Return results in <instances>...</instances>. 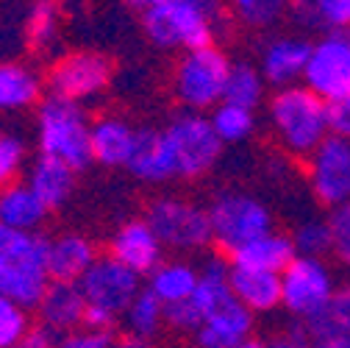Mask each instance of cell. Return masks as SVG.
<instances>
[{"instance_id":"cell-1","label":"cell","mask_w":350,"mask_h":348,"mask_svg":"<svg viewBox=\"0 0 350 348\" xmlns=\"http://www.w3.org/2000/svg\"><path fill=\"white\" fill-rule=\"evenodd\" d=\"M267 125L273 140L289 156L300 159H306L328 134H334L331 106L303 84L284 86L267 98Z\"/></svg>"},{"instance_id":"cell-2","label":"cell","mask_w":350,"mask_h":348,"mask_svg":"<svg viewBox=\"0 0 350 348\" xmlns=\"http://www.w3.org/2000/svg\"><path fill=\"white\" fill-rule=\"evenodd\" d=\"M223 25L220 0H164L142 14L150 45L161 51H195L214 45Z\"/></svg>"},{"instance_id":"cell-3","label":"cell","mask_w":350,"mask_h":348,"mask_svg":"<svg viewBox=\"0 0 350 348\" xmlns=\"http://www.w3.org/2000/svg\"><path fill=\"white\" fill-rule=\"evenodd\" d=\"M48 282V240L0 223V295L33 310Z\"/></svg>"},{"instance_id":"cell-4","label":"cell","mask_w":350,"mask_h":348,"mask_svg":"<svg viewBox=\"0 0 350 348\" xmlns=\"http://www.w3.org/2000/svg\"><path fill=\"white\" fill-rule=\"evenodd\" d=\"M92 120L81 103L45 98L36 106V148L39 156H51L67 167L86 170L92 164Z\"/></svg>"},{"instance_id":"cell-5","label":"cell","mask_w":350,"mask_h":348,"mask_svg":"<svg viewBox=\"0 0 350 348\" xmlns=\"http://www.w3.org/2000/svg\"><path fill=\"white\" fill-rule=\"evenodd\" d=\"M78 287L86 301L83 326L95 329H114L120 323L128 303L142 290V276L120 265L114 256L103 253L95 259V265L78 279Z\"/></svg>"},{"instance_id":"cell-6","label":"cell","mask_w":350,"mask_h":348,"mask_svg":"<svg viewBox=\"0 0 350 348\" xmlns=\"http://www.w3.org/2000/svg\"><path fill=\"white\" fill-rule=\"evenodd\" d=\"M231 59L220 45L195 48L178 56L172 67V95L184 112H211L226 98V84L231 73Z\"/></svg>"},{"instance_id":"cell-7","label":"cell","mask_w":350,"mask_h":348,"mask_svg":"<svg viewBox=\"0 0 350 348\" xmlns=\"http://www.w3.org/2000/svg\"><path fill=\"white\" fill-rule=\"evenodd\" d=\"M208 221H211V240L228 256L242 245L265 237L273 232V209L258 195L242 190H223L208 201Z\"/></svg>"},{"instance_id":"cell-8","label":"cell","mask_w":350,"mask_h":348,"mask_svg":"<svg viewBox=\"0 0 350 348\" xmlns=\"http://www.w3.org/2000/svg\"><path fill=\"white\" fill-rule=\"evenodd\" d=\"M161 137L167 142L175 179H200L223 156V142L214 134L208 114L200 112H181L175 114L164 128Z\"/></svg>"},{"instance_id":"cell-9","label":"cell","mask_w":350,"mask_h":348,"mask_svg":"<svg viewBox=\"0 0 350 348\" xmlns=\"http://www.w3.org/2000/svg\"><path fill=\"white\" fill-rule=\"evenodd\" d=\"M145 221L159 234L164 251L170 248L175 253H198L214 243L208 209L181 195H161L150 201Z\"/></svg>"},{"instance_id":"cell-10","label":"cell","mask_w":350,"mask_h":348,"mask_svg":"<svg viewBox=\"0 0 350 348\" xmlns=\"http://www.w3.org/2000/svg\"><path fill=\"white\" fill-rule=\"evenodd\" d=\"M334 268L325 259L295 256L281 273V310L297 323L312 321L336 290Z\"/></svg>"},{"instance_id":"cell-11","label":"cell","mask_w":350,"mask_h":348,"mask_svg":"<svg viewBox=\"0 0 350 348\" xmlns=\"http://www.w3.org/2000/svg\"><path fill=\"white\" fill-rule=\"evenodd\" d=\"M109 84H111V62L98 51H72L67 56H59L45 75V86L53 98L81 106L103 95Z\"/></svg>"},{"instance_id":"cell-12","label":"cell","mask_w":350,"mask_h":348,"mask_svg":"<svg viewBox=\"0 0 350 348\" xmlns=\"http://www.w3.org/2000/svg\"><path fill=\"white\" fill-rule=\"evenodd\" d=\"M306 184L314 201L325 209L350 203V140L328 134L306 156Z\"/></svg>"},{"instance_id":"cell-13","label":"cell","mask_w":350,"mask_h":348,"mask_svg":"<svg viewBox=\"0 0 350 348\" xmlns=\"http://www.w3.org/2000/svg\"><path fill=\"white\" fill-rule=\"evenodd\" d=\"M306 90H312L328 106L350 95V36L347 34H323L312 42L309 62L303 70Z\"/></svg>"},{"instance_id":"cell-14","label":"cell","mask_w":350,"mask_h":348,"mask_svg":"<svg viewBox=\"0 0 350 348\" xmlns=\"http://www.w3.org/2000/svg\"><path fill=\"white\" fill-rule=\"evenodd\" d=\"M309 51L312 42L303 39L297 34H281L267 39L265 45L258 48V73L267 81V86L284 90V86H295L303 81V70L309 62Z\"/></svg>"},{"instance_id":"cell-15","label":"cell","mask_w":350,"mask_h":348,"mask_svg":"<svg viewBox=\"0 0 350 348\" xmlns=\"http://www.w3.org/2000/svg\"><path fill=\"white\" fill-rule=\"evenodd\" d=\"M109 256H114L120 265L128 271H134L137 276H148L153 268L161 265L164 259V245L159 234L150 229L145 217L139 221H128L122 223L111 240H109Z\"/></svg>"},{"instance_id":"cell-16","label":"cell","mask_w":350,"mask_h":348,"mask_svg":"<svg viewBox=\"0 0 350 348\" xmlns=\"http://www.w3.org/2000/svg\"><path fill=\"white\" fill-rule=\"evenodd\" d=\"M253 326H256V315L247 312L231 295L226 303H220L200 321V326L192 334V343L195 348H234L247 337H253Z\"/></svg>"},{"instance_id":"cell-17","label":"cell","mask_w":350,"mask_h":348,"mask_svg":"<svg viewBox=\"0 0 350 348\" xmlns=\"http://www.w3.org/2000/svg\"><path fill=\"white\" fill-rule=\"evenodd\" d=\"M33 310H36V318L42 326L64 337L83 326L86 301H83L78 282H53L51 279Z\"/></svg>"},{"instance_id":"cell-18","label":"cell","mask_w":350,"mask_h":348,"mask_svg":"<svg viewBox=\"0 0 350 348\" xmlns=\"http://www.w3.org/2000/svg\"><path fill=\"white\" fill-rule=\"evenodd\" d=\"M231 295L253 315H270L281 310V276L228 262Z\"/></svg>"},{"instance_id":"cell-19","label":"cell","mask_w":350,"mask_h":348,"mask_svg":"<svg viewBox=\"0 0 350 348\" xmlns=\"http://www.w3.org/2000/svg\"><path fill=\"white\" fill-rule=\"evenodd\" d=\"M137 137H139V128H134L125 117L100 114L98 120H92V137H90L92 162L111 170L128 167L137 148Z\"/></svg>"},{"instance_id":"cell-20","label":"cell","mask_w":350,"mask_h":348,"mask_svg":"<svg viewBox=\"0 0 350 348\" xmlns=\"http://www.w3.org/2000/svg\"><path fill=\"white\" fill-rule=\"evenodd\" d=\"M98 248L90 237L78 232H64L48 240V276L53 282H78L95 265Z\"/></svg>"},{"instance_id":"cell-21","label":"cell","mask_w":350,"mask_h":348,"mask_svg":"<svg viewBox=\"0 0 350 348\" xmlns=\"http://www.w3.org/2000/svg\"><path fill=\"white\" fill-rule=\"evenodd\" d=\"M45 81L25 62H0V114L39 106Z\"/></svg>"},{"instance_id":"cell-22","label":"cell","mask_w":350,"mask_h":348,"mask_svg":"<svg viewBox=\"0 0 350 348\" xmlns=\"http://www.w3.org/2000/svg\"><path fill=\"white\" fill-rule=\"evenodd\" d=\"M198 279H200V265L189 262L184 256H172V259H161V265L148 273L145 287L164 303V307H172V303H181V301L192 298Z\"/></svg>"},{"instance_id":"cell-23","label":"cell","mask_w":350,"mask_h":348,"mask_svg":"<svg viewBox=\"0 0 350 348\" xmlns=\"http://www.w3.org/2000/svg\"><path fill=\"white\" fill-rule=\"evenodd\" d=\"M25 184L36 192V198L48 206V212L53 209H62L72 190H75V170L67 167L64 162L59 159H51V156H39L33 159V164L28 167V179Z\"/></svg>"},{"instance_id":"cell-24","label":"cell","mask_w":350,"mask_h":348,"mask_svg":"<svg viewBox=\"0 0 350 348\" xmlns=\"http://www.w3.org/2000/svg\"><path fill=\"white\" fill-rule=\"evenodd\" d=\"M48 206L36 198V192L25 182H14L0 190V223L14 229L36 234L48 221Z\"/></svg>"},{"instance_id":"cell-25","label":"cell","mask_w":350,"mask_h":348,"mask_svg":"<svg viewBox=\"0 0 350 348\" xmlns=\"http://www.w3.org/2000/svg\"><path fill=\"white\" fill-rule=\"evenodd\" d=\"M295 245L292 237L284 232H267L265 237H258L247 245H242L239 251H234L228 256V262L245 265V268H256V271H267V273H284L289 268V262L295 259Z\"/></svg>"},{"instance_id":"cell-26","label":"cell","mask_w":350,"mask_h":348,"mask_svg":"<svg viewBox=\"0 0 350 348\" xmlns=\"http://www.w3.org/2000/svg\"><path fill=\"white\" fill-rule=\"evenodd\" d=\"M128 170L134 173L139 182H148V184H164V182L175 179L172 159H170L161 132H156V128H139L137 148L128 162Z\"/></svg>"},{"instance_id":"cell-27","label":"cell","mask_w":350,"mask_h":348,"mask_svg":"<svg viewBox=\"0 0 350 348\" xmlns=\"http://www.w3.org/2000/svg\"><path fill=\"white\" fill-rule=\"evenodd\" d=\"M289 17L300 28L345 34L350 31V0H292Z\"/></svg>"},{"instance_id":"cell-28","label":"cell","mask_w":350,"mask_h":348,"mask_svg":"<svg viewBox=\"0 0 350 348\" xmlns=\"http://www.w3.org/2000/svg\"><path fill=\"white\" fill-rule=\"evenodd\" d=\"M62 34V9L56 0H31L23 20V39L28 51L48 53L56 48Z\"/></svg>"},{"instance_id":"cell-29","label":"cell","mask_w":350,"mask_h":348,"mask_svg":"<svg viewBox=\"0 0 350 348\" xmlns=\"http://www.w3.org/2000/svg\"><path fill=\"white\" fill-rule=\"evenodd\" d=\"M309 337L317 340H334V337H350V282L339 284L325 307L303 323Z\"/></svg>"},{"instance_id":"cell-30","label":"cell","mask_w":350,"mask_h":348,"mask_svg":"<svg viewBox=\"0 0 350 348\" xmlns=\"http://www.w3.org/2000/svg\"><path fill=\"white\" fill-rule=\"evenodd\" d=\"M120 323L125 326L128 334H137V337H145V340H156L161 334L164 326V303L148 290L142 287L139 295L128 303V310L122 312Z\"/></svg>"},{"instance_id":"cell-31","label":"cell","mask_w":350,"mask_h":348,"mask_svg":"<svg viewBox=\"0 0 350 348\" xmlns=\"http://www.w3.org/2000/svg\"><path fill=\"white\" fill-rule=\"evenodd\" d=\"M223 101L245 106V109H253V112L267 101V81L261 78L256 64H250V62L231 64L228 84H226V98Z\"/></svg>"},{"instance_id":"cell-32","label":"cell","mask_w":350,"mask_h":348,"mask_svg":"<svg viewBox=\"0 0 350 348\" xmlns=\"http://www.w3.org/2000/svg\"><path fill=\"white\" fill-rule=\"evenodd\" d=\"M208 120H211L214 134L220 137L223 145H239L256 132V112L237 106V103H228V101L217 103L208 112Z\"/></svg>"},{"instance_id":"cell-33","label":"cell","mask_w":350,"mask_h":348,"mask_svg":"<svg viewBox=\"0 0 350 348\" xmlns=\"http://www.w3.org/2000/svg\"><path fill=\"white\" fill-rule=\"evenodd\" d=\"M292 245L297 256H314V259H325L331 253L334 237H331V226L323 217H306L292 229Z\"/></svg>"},{"instance_id":"cell-34","label":"cell","mask_w":350,"mask_h":348,"mask_svg":"<svg viewBox=\"0 0 350 348\" xmlns=\"http://www.w3.org/2000/svg\"><path fill=\"white\" fill-rule=\"evenodd\" d=\"M292 0H231V14L247 28H273L284 14H289Z\"/></svg>"},{"instance_id":"cell-35","label":"cell","mask_w":350,"mask_h":348,"mask_svg":"<svg viewBox=\"0 0 350 348\" xmlns=\"http://www.w3.org/2000/svg\"><path fill=\"white\" fill-rule=\"evenodd\" d=\"M31 326V310L0 295V348H17Z\"/></svg>"},{"instance_id":"cell-36","label":"cell","mask_w":350,"mask_h":348,"mask_svg":"<svg viewBox=\"0 0 350 348\" xmlns=\"http://www.w3.org/2000/svg\"><path fill=\"white\" fill-rule=\"evenodd\" d=\"M28 145L20 134L0 132V190L20 182V173L25 170Z\"/></svg>"},{"instance_id":"cell-37","label":"cell","mask_w":350,"mask_h":348,"mask_svg":"<svg viewBox=\"0 0 350 348\" xmlns=\"http://www.w3.org/2000/svg\"><path fill=\"white\" fill-rule=\"evenodd\" d=\"M328 226H331V237H334L331 253L336 256V262L345 271H350V203H345L339 209H331Z\"/></svg>"},{"instance_id":"cell-38","label":"cell","mask_w":350,"mask_h":348,"mask_svg":"<svg viewBox=\"0 0 350 348\" xmlns=\"http://www.w3.org/2000/svg\"><path fill=\"white\" fill-rule=\"evenodd\" d=\"M114 334L111 329H95V326H81L59 340V348H111Z\"/></svg>"},{"instance_id":"cell-39","label":"cell","mask_w":350,"mask_h":348,"mask_svg":"<svg viewBox=\"0 0 350 348\" xmlns=\"http://www.w3.org/2000/svg\"><path fill=\"white\" fill-rule=\"evenodd\" d=\"M270 343H273V348H314V340L309 337L303 323H295V326L278 332Z\"/></svg>"},{"instance_id":"cell-40","label":"cell","mask_w":350,"mask_h":348,"mask_svg":"<svg viewBox=\"0 0 350 348\" xmlns=\"http://www.w3.org/2000/svg\"><path fill=\"white\" fill-rule=\"evenodd\" d=\"M59 340H62V337L53 334L51 329H45L42 323H33L17 348H59Z\"/></svg>"},{"instance_id":"cell-41","label":"cell","mask_w":350,"mask_h":348,"mask_svg":"<svg viewBox=\"0 0 350 348\" xmlns=\"http://www.w3.org/2000/svg\"><path fill=\"white\" fill-rule=\"evenodd\" d=\"M331 128L334 134H342L350 140V95L331 106Z\"/></svg>"},{"instance_id":"cell-42","label":"cell","mask_w":350,"mask_h":348,"mask_svg":"<svg viewBox=\"0 0 350 348\" xmlns=\"http://www.w3.org/2000/svg\"><path fill=\"white\" fill-rule=\"evenodd\" d=\"M111 348H156V345H153V340H145V337L122 332L120 337H114V345Z\"/></svg>"},{"instance_id":"cell-43","label":"cell","mask_w":350,"mask_h":348,"mask_svg":"<svg viewBox=\"0 0 350 348\" xmlns=\"http://www.w3.org/2000/svg\"><path fill=\"white\" fill-rule=\"evenodd\" d=\"M122 3H128L131 9H137V12H150V9H156L159 3H164V0H122Z\"/></svg>"},{"instance_id":"cell-44","label":"cell","mask_w":350,"mask_h":348,"mask_svg":"<svg viewBox=\"0 0 350 348\" xmlns=\"http://www.w3.org/2000/svg\"><path fill=\"white\" fill-rule=\"evenodd\" d=\"M314 348H350V337H334V340H317Z\"/></svg>"},{"instance_id":"cell-45","label":"cell","mask_w":350,"mask_h":348,"mask_svg":"<svg viewBox=\"0 0 350 348\" xmlns=\"http://www.w3.org/2000/svg\"><path fill=\"white\" fill-rule=\"evenodd\" d=\"M234 348H273V343L270 340H265V337H247L245 343H239V345H234Z\"/></svg>"},{"instance_id":"cell-46","label":"cell","mask_w":350,"mask_h":348,"mask_svg":"<svg viewBox=\"0 0 350 348\" xmlns=\"http://www.w3.org/2000/svg\"><path fill=\"white\" fill-rule=\"evenodd\" d=\"M9 28H6V23H0V45H3V34H6Z\"/></svg>"},{"instance_id":"cell-47","label":"cell","mask_w":350,"mask_h":348,"mask_svg":"<svg viewBox=\"0 0 350 348\" xmlns=\"http://www.w3.org/2000/svg\"><path fill=\"white\" fill-rule=\"evenodd\" d=\"M345 34H347V36H350V31H345Z\"/></svg>"}]
</instances>
